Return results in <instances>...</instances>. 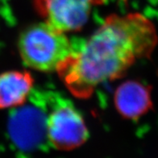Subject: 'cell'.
Here are the masks:
<instances>
[{
  "label": "cell",
  "instance_id": "cell-3",
  "mask_svg": "<svg viewBox=\"0 0 158 158\" xmlns=\"http://www.w3.org/2000/svg\"><path fill=\"white\" fill-rule=\"evenodd\" d=\"M46 137L55 149L68 152L83 145L89 131L81 113L72 105L63 104L47 116Z\"/></svg>",
  "mask_w": 158,
  "mask_h": 158
},
{
  "label": "cell",
  "instance_id": "cell-4",
  "mask_svg": "<svg viewBox=\"0 0 158 158\" xmlns=\"http://www.w3.org/2000/svg\"><path fill=\"white\" fill-rule=\"evenodd\" d=\"M106 0H33L34 8L44 22L64 33L79 31L92 8Z\"/></svg>",
  "mask_w": 158,
  "mask_h": 158
},
{
  "label": "cell",
  "instance_id": "cell-6",
  "mask_svg": "<svg viewBox=\"0 0 158 158\" xmlns=\"http://www.w3.org/2000/svg\"><path fill=\"white\" fill-rule=\"evenodd\" d=\"M33 84V77L27 71L11 70L0 73V109L23 106Z\"/></svg>",
  "mask_w": 158,
  "mask_h": 158
},
{
  "label": "cell",
  "instance_id": "cell-2",
  "mask_svg": "<svg viewBox=\"0 0 158 158\" xmlns=\"http://www.w3.org/2000/svg\"><path fill=\"white\" fill-rule=\"evenodd\" d=\"M77 47L66 33L44 22L25 28L18 40V49L24 64L44 73L56 72Z\"/></svg>",
  "mask_w": 158,
  "mask_h": 158
},
{
  "label": "cell",
  "instance_id": "cell-1",
  "mask_svg": "<svg viewBox=\"0 0 158 158\" xmlns=\"http://www.w3.org/2000/svg\"><path fill=\"white\" fill-rule=\"evenodd\" d=\"M157 41L156 27L144 15L113 14L56 73L73 95L88 98L100 84L122 77L136 60L148 58Z\"/></svg>",
  "mask_w": 158,
  "mask_h": 158
},
{
  "label": "cell",
  "instance_id": "cell-7",
  "mask_svg": "<svg viewBox=\"0 0 158 158\" xmlns=\"http://www.w3.org/2000/svg\"><path fill=\"white\" fill-rule=\"evenodd\" d=\"M47 117L34 107H24L14 114L10 123V131L17 143H34L46 135Z\"/></svg>",
  "mask_w": 158,
  "mask_h": 158
},
{
  "label": "cell",
  "instance_id": "cell-5",
  "mask_svg": "<svg viewBox=\"0 0 158 158\" xmlns=\"http://www.w3.org/2000/svg\"><path fill=\"white\" fill-rule=\"evenodd\" d=\"M151 94L149 85L135 80L126 81L114 92V106L123 118L137 119L152 108Z\"/></svg>",
  "mask_w": 158,
  "mask_h": 158
}]
</instances>
